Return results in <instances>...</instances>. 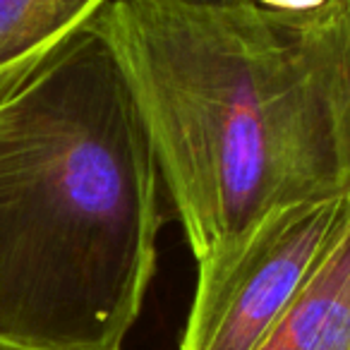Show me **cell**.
I'll use <instances>...</instances> for the list:
<instances>
[{
	"instance_id": "obj_5",
	"label": "cell",
	"mask_w": 350,
	"mask_h": 350,
	"mask_svg": "<svg viewBox=\"0 0 350 350\" xmlns=\"http://www.w3.org/2000/svg\"><path fill=\"white\" fill-rule=\"evenodd\" d=\"M111 0H0V103Z\"/></svg>"
},
{
	"instance_id": "obj_6",
	"label": "cell",
	"mask_w": 350,
	"mask_h": 350,
	"mask_svg": "<svg viewBox=\"0 0 350 350\" xmlns=\"http://www.w3.org/2000/svg\"><path fill=\"white\" fill-rule=\"evenodd\" d=\"M12 178V96L0 103V206Z\"/></svg>"
},
{
	"instance_id": "obj_3",
	"label": "cell",
	"mask_w": 350,
	"mask_h": 350,
	"mask_svg": "<svg viewBox=\"0 0 350 350\" xmlns=\"http://www.w3.org/2000/svg\"><path fill=\"white\" fill-rule=\"evenodd\" d=\"M350 224V197L264 216L197 262L180 350H254Z\"/></svg>"
},
{
	"instance_id": "obj_2",
	"label": "cell",
	"mask_w": 350,
	"mask_h": 350,
	"mask_svg": "<svg viewBox=\"0 0 350 350\" xmlns=\"http://www.w3.org/2000/svg\"><path fill=\"white\" fill-rule=\"evenodd\" d=\"M161 192L130 84L92 20L12 94L0 338L122 350L156 271Z\"/></svg>"
},
{
	"instance_id": "obj_8",
	"label": "cell",
	"mask_w": 350,
	"mask_h": 350,
	"mask_svg": "<svg viewBox=\"0 0 350 350\" xmlns=\"http://www.w3.org/2000/svg\"><path fill=\"white\" fill-rule=\"evenodd\" d=\"M0 350H41V348H31V345L15 343V340H8V338H0Z\"/></svg>"
},
{
	"instance_id": "obj_4",
	"label": "cell",
	"mask_w": 350,
	"mask_h": 350,
	"mask_svg": "<svg viewBox=\"0 0 350 350\" xmlns=\"http://www.w3.org/2000/svg\"><path fill=\"white\" fill-rule=\"evenodd\" d=\"M254 350H350V224Z\"/></svg>"
},
{
	"instance_id": "obj_7",
	"label": "cell",
	"mask_w": 350,
	"mask_h": 350,
	"mask_svg": "<svg viewBox=\"0 0 350 350\" xmlns=\"http://www.w3.org/2000/svg\"><path fill=\"white\" fill-rule=\"evenodd\" d=\"M257 5L271 8V10H281V12H310L317 8L326 5L329 0H254Z\"/></svg>"
},
{
	"instance_id": "obj_1",
	"label": "cell",
	"mask_w": 350,
	"mask_h": 350,
	"mask_svg": "<svg viewBox=\"0 0 350 350\" xmlns=\"http://www.w3.org/2000/svg\"><path fill=\"white\" fill-rule=\"evenodd\" d=\"M94 22L195 262L273 211L350 197V0H111Z\"/></svg>"
}]
</instances>
